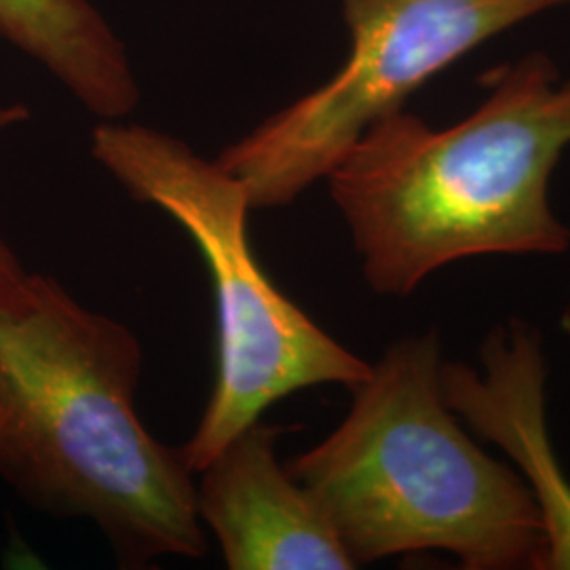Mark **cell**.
<instances>
[{
  "label": "cell",
  "instance_id": "cell-9",
  "mask_svg": "<svg viewBox=\"0 0 570 570\" xmlns=\"http://www.w3.org/2000/svg\"><path fill=\"white\" fill-rule=\"evenodd\" d=\"M28 117H30V110L23 104L0 106V134L28 121ZM28 277L30 273L21 265L18 254L0 237V306L20 294Z\"/></svg>",
  "mask_w": 570,
  "mask_h": 570
},
{
  "label": "cell",
  "instance_id": "cell-1",
  "mask_svg": "<svg viewBox=\"0 0 570 570\" xmlns=\"http://www.w3.org/2000/svg\"><path fill=\"white\" fill-rule=\"evenodd\" d=\"M129 327L30 273L0 306V475L45 513L96 524L121 569L207 553L195 471L136 412Z\"/></svg>",
  "mask_w": 570,
  "mask_h": 570
},
{
  "label": "cell",
  "instance_id": "cell-4",
  "mask_svg": "<svg viewBox=\"0 0 570 570\" xmlns=\"http://www.w3.org/2000/svg\"><path fill=\"white\" fill-rule=\"evenodd\" d=\"M91 153L122 188L183 226L214 285L218 366L204 416L184 456L202 469L265 410L320 385L357 387L370 362L332 338L271 282L249 239L245 184L164 131L104 121Z\"/></svg>",
  "mask_w": 570,
  "mask_h": 570
},
{
  "label": "cell",
  "instance_id": "cell-3",
  "mask_svg": "<svg viewBox=\"0 0 570 570\" xmlns=\"http://www.w3.org/2000/svg\"><path fill=\"white\" fill-rule=\"evenodd\" d=\"M438 330L389 346L345 419L285 463L355 569L444 551L468 570L539 569L543 530L520 475L475 444L442 389Z\"/></svg>",
  "mask_w": 570,
  "mask_h": 570
},
{
  "label": "cell",
  "instance_id": "cell-7",
  "mask_svg": "<svg viewBox=\"0 0 570 570\" xmlns=\"http://www.w3.org/2000/svg\"><path fill=\"white\" fill-rule=\"evenodd\" d=\"M282 433L256 421L197 471L204 527L230 570L355 569L326 513L279 463Z\"/></svg>",
  "mask_w": 570,
  "mask_h": 570
},
{
  "label": "cell",
  "instance_id": "cell-6",
  "mask_svg": "<svg viewBox=\"0 0 570 570\" xmlns=\"http://www.w3.org/2000/svg\"><path fill=\"white\" fill-rule=\"evenodd\" d=\"M546 385L541 334L520 320L490 332L478 366H442V389L452 412L520 469L543 530L539 569L570 570V478L551 444Z\"/></svg>",
  "mask_w": 570,
  "mask_h": 570
},
{
  "label": "cell",
  "instance_id": "cell-2",
  "mask_svg": "<svg viewBox=\"0 0 570 570\" xmlns=\"http://www.w3.org/2000/svg\"><path fill=\"white\" fill-rule=\"evenodd\" d=\"M468 119L433 129L397 110L327 174L367 285L410 296L444 266L480 256H560L570 228L550 178L570 146V81L532 53L489 75Z\"/></svg>",
  "mask_w": 570,
  "mask_h": 570
},
{
  "label": "cell",
  "instance_id": "cell-8",
  "mask_svg": "<svg viewBox=\"0 0 570 570\" xmlns=\"http://www.w3.org/2000/svg\"><path fill=\"white\" fill-rule=\"evenodd\" d=\"M0 37L41 61L104 121L138 106L125 47L89 0H0Z\"/></svg>",
  "mask_w": 570,
  "mask_h": 570
},
{
  "label": "cell",
  "instance_id": "cell-5",
  "mask_svg": "<svg viewBox=\"0 0 570 570\" xmlns=\"http://www.w3.org/2000/svg\"><path fill=\"white\" fill-rule=\"evenodd\" d=\"M569 0H343L345 66L218 157L254 209L285 207L429 79L520 21Z\"/></svg>",
  "mask_w": 570,
  "mask_h": 570
}]
</instances>
